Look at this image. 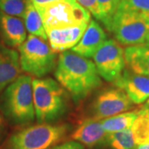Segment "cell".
Here are the masks:
<instances>
[{
	"mask_svg": "<svg viewBox=\"0 0 149 149\" xmlns=\"http://www.w3.org/2000/svg\"><path fill=\"white\" fill-rule=\"evenodd\" d=\"M55 77L74 102L84 100L102 84L95 63L69 51L60 55Z\"/></svg>",
	"mask_w": 149,
	"mask_h": 149,
	"instance_id": "cell-1",
	"label": "cell"
},
{
	"mask_svg": "<svg viewBox=\"0 0 149 149\" xmlns=\"http://www.w3.org/2000/svg\"><path fill=\"white\" fill-rule=\"evenodd\" d=\"M0 109L13 125H26L34 120L36 115L30 75H19L3 91L0 98Z\"/></svg>",
	"mask_w": 149,
	"mask_h": 149,
	"instance_id": "cell-2",
	"label": "cell"
},
{
	"mask_svg": "<svg viewBox=\"0 0 149 149\" xmlns=\"http://www.w3.org/2000/svg\"><path fill=\"white\" fill-rule=\"evenodd\" d=\"M35 115L39 123H51L67 110L66 92L51 78L32 79Z\"/></svg>",
	"mask_w": 149,
	"mask_h": 149,
	"instance_id": "cell-3",
	"label": "cell"
},
{
	"mask_svg": "<svg viewBox=\"0 0 149 149\" xmlns=\"http://www.w3.org/2000/svg\"><path fill=\"white\" fill-rule=\"evenodd\" d=\"M66 124L38 123L19 129L6 139L0 149H50L65 138Z\"/></svg>",
	"mask_w": 149,
	"mask_h": 149,
	"instance_id": "cell-4",
	"label": "cell"
},
{
	"mask_svg": "<svg viewBox=\"0 0 149 149\" xmlns=\"http://www.w3.org/2000/svg\"><path fill=\"white\" fill-rule=\"evenodd\" d=\"M18 50L21 69L27 74L42 77L56 67V52L44 39L30 34Z\"/></svg>",
	"mask_w": 149,
	"mask_h": 149,
	"instance_id": "cell-5",
	"label": "cell"
},
{
	"mask_svg": "<svg viewBox=\"0 0 149 149\" xmlns=\"http://www.w3.org/2000/svg\"><path fill=\"white\" fill-rule=\"evenodd\" d=\"M108 30L121 45L144 44L149 31V20L134 12L118 8Z\"/></svg>",
	"mask_w": 149,
	"mask_h": 149,
	"instance_id": "cell-6",
	"label": "cell"
},
{
	"mask_svg": "<svg viewBox=\"0 0 149 149\" xmlns=\"http://www.w3.org/2000/svg\"><path fill=\"white\" fill-rule=\"evenodd\" d=\"M45 31L77 26L91 21V13L77 2L62 1L37 8Z\"/></svg>",
	"mask_w": 149,
	"mask_h": 149,
	"instance_id": "cell-7",
	"label": "cell"
},
{
	"mask_svg": "<svg viewBox=\"0 0 149 149\" xmlns=\"http://www.w3.org/2000/svg\"><path fill=\"white\" fill-rule=\"evenodd\" d=\"M92 58L103 79L115 84L122 77L126 65L124 50L115 40H106Z\"/></svg>",
	"mask_w": 149,
	"mask_h": 149,
	"instance_id": "cell-8",
	"label": "cell"
},
{
	"mask_svg": "<svg viewBox=\"0 0 149 149\" xmlns=\"http://www.w3.org/2000/svg\"><path fill=\"white\" fill-rule=\"evenodd\" d=\"M133 103L120 88H110L97 96L92 105L93 118L101 120L128 111Z\"/></svg>",
	"mask_w": 149,
	"mask_h": 149,
	"instance_id": "cell-9",
	"label": "cell"
},
{
	"mask_svg": "<svg viewBox=\"0 0 149 149\" xmlns=\"http://www.w3.org/2000/svg\"><path fill=\"white\" fill-rule=\"evenodd\" d=\"M115 85L127 94L133 104H143L149 98V76L124 70Z\"/></svg>",
	"mask_w": 149,
	"mask_h": 149,
	"instance_id": "cell-10",
	"label": "cell"
},
{
	"mask_svg": "<svg viewBox=\"0 0 149 149\" xmlns=\"http://www.w3.org/2000/svg\"><path fill=\"white\" fill-rule=\"evenodd\" d=\"M88 23L46 31L50 46L55 52H65L79 42Z\"/></svg>",
	"mask_w": 149,
	"mask_h": 149,
	"instance_id": "cell-11",
	"label": "cell"
},
{
	"mask_svg": "<svg viewBox=\"0 0 149 149\" xmlns=\"http://www.w3.org/2000/svg\"><path fill=\"white\" fill-rule=\"evenodd\" d=\"M106 41V34L101 26L95 20H91L79 42L72 52L85 58H91Z\"/></svg>",
	"mask_w": 149,
	"mask_h": 149,
	"instance_id": "cell-12",
	"label": "cell"
},
{
	"mask_svg": "<svg viewBox=\"0 0 149 149\" xmlns=\"http://www.w3.org/2000/svg\"><path fill=\"white\" fill-rule=\"evenodd\" d=\"M0 35L7 47H19L27 39L24 22L20 17L8 15L0 11Z\"/></svg>",
	"mask_w": 149,
	"mask_h": 149,
	"instance_id": "cell-13",
	"label": "cell"
},
{
	"mask_svg": "<svg viewBox=\"0 0 149 149\" xmlns=\"http://www.w3.org/2000/svg\"><path fill=\"white\" fill-rule=\"evenodd\" d=\"M22 71L18 52L0 45V93L21 75Z\"/></svg>",
	"mask_w": 149,
	"mask_h": 149,
	"instance_id": "cell-14",
	"label": "cell"
},
{
	"mask_svg": "<svg viewBox=\"0 0 149 149\" xmlns=\"http://www.w3.org/2000/svg\"><path fill=\"white\" fill-rule=\"evenodd\" d=\"M107 134L100 120L91 118L81 123L71 134V139L89 148H93L105 143Z\"/></svg>",
	"mask_w": 149,
	"mask_h": 149,
	"instance_id": "cell-15",
	"label": "cell"
},
{
	"mask_svg": "<svg viewBox=\"0 0 149 149\" xmlns=\"http://www.w3.org/2000/svg\"><path fill=\"white\" fill-rule=\"evenodd\" d=\"M124 58L130 71L149 76V46H129L124 50Z\"/></svg>",
	"mask_w": 149,
	"mask_h": 149,
	"instance_id": "cell-16",
	"label": "cell"
},
{
	"mask_svg": "<svg viewBox=\"0 0 149 149\" xmlns=\"http://www.w3.org/2000/svg\"><path fill=\"white\" fill-rule=\"evenodd\" d=\"M23 18L26 30L31 35L40 37L44 40H47L42 17L31 0H26V8Z\"/></svg>",
	"mask_w": 149,
	"mask_h": 149,
	"instance_id": "cell-17",
	"label": "cell"
},
{
	"mask_svg": "<svg viewBox=\"0 0 149 149\" xmlns=\"http://www.w3.org/2000/svg\"><path fill=\"white\" fill-rule=\"evenodd\" d=\"M137 116L138 110L127 111L112 117L101 119L100 123L104 130L107 133H111L132 128Z\"/></svg>",
	"mask_w": 149,
	"mask_h": 149,
	"instance_id": "cell-18",
	"label": "cell"
},
{
	"mask_svg": "<svg viewBox=\"0 0 149 149\" xmlns=\"http://www.w3.org/2000/svg\"><path fill=\"white\" fill-rule=\"evenodd\" d=\"M131 129L137 145L149 142V109L143 106L138 110Z\"/></svg>",
	"mask_w": 149,
	"mask_h": 149,
	"instance_id": "cell-19",
	"label": "cell"
},
{
	"mask_svg": "<svg viewBox=\"0 0 149 149\" xmlns=\"http://www.w3.org/2000/svg\"><path fill=\"white\" fill-rule=\"evenodd\" d=\"M105 143L111 149H136L138 146L131 128L108 133Z\"/></svg>",
	"mask_w": 149,
	"mask_h": 149,
	"instance_id": "cell-20",
	"label": "cell"
},
{
	"mask_svg": "<svg viewBox=\"0 0 149 149\" xmlns=\"http://www.w3.org/2000/svg\"><path fill=\"white\" fill-rule=\"evenodd\" d=\"M26 0H0V11L8 15L23 18Z\"/></svg>",
	"mask_w": 149,
	"mask_h": 149,
	"instance_id": "cell-21",
	"label": "cell"
},
{
	"mask_svg": "<svg viewBox=\"0 0 149 149\" xmlns=\"http://www.w3.org/2000/svg\"><path fill=\"white\" fill-rule=\"evenodd\" d=\"M118 8L134 12L149 20V0H120Z\"/></svg>",
	"mask_w": 149,
	"mask_h": 149,
	"instance_id": "cell-22",
	"label": "cell"
},
{
	"mask_svg": "<svg viewBox=\"0 0 149 149\" xmlns=\"http://www.w3.org/2000/svg\"><path fill=\"white\" fill-rule=\"evenodd\" d=\"M97 2L101 14V22L108 29L120 0H97Z\"/></svg>",
	"mask_w": 149,
	"mask_h": 149,
	"instance_id": "cell-23",
	"label": "cell"
},
{
	"mask_svg": "<svg viewBox=\"0 0 149 149\" xmlns=\"http://www.w3.org/2000/svg\"><path fill=\"white\" fill-rule=\"evenodd\" d=\"M76 1L80 5L83 6L85 8L89 11L93 16L96 17V19L101 21V14L97 0H76Z\"/></svg>",
	"mask_w": 149,
	"mask_h": 149,
	"instance_id": "cell-24",
	"label": "cell"
},
{
	"mask_svg": "<svg viewBox=\"0 0 149 149\" xmlns=\"http://www.w3.org/2000/svg\"><path fill=\"white\" fill-rule=\"evenodd\" d=\"M50 149H85L84 145L77 141H68L59 145H55Z\"/></svg>",
	"mask_w": 149,
	"mask_h": 149,
	"instance_id": "cell-25",
	"label": "cell"
},
{
	"mask_svg": "<svg viewBox=\"0 0 149 149\" xmlns=\"http://www.w3.org/2000/svg\"><path fill=\"white\" fill-rule=\"evenodd\" d=\"M62 1L75 2L76 0H31V2L33 3V5L35 6L36 8H44V7L52 5V4L56 3H59V2H62Z\"/></svg>",
	"mask_w": 149,
	"mask_h": 149,
	"instance_id": "cell-26",
	"label": "cell"
},
{
	"mask_svg": "<svg viewBox=\"0 0 149 149\" xmlns=\"http://www.w3.org/2000/svg\"><path fill=\"white\" fill-rule=\"evenodd\" d=\"M4 123H3V118L2 117V115L0 114V139L3 135V133L4 132Z\"/></svg>",
	"mask_w": 149,
	"mask_h": 149,
	"instance_id": "cell-27",
	"label": "cell"
},
{
	"mask_svg": "<svg viewBox=\"0 0 149 149\" xmlns=\"http://www.w3.org/2000/svg\"><path fill=\"white\" fill-rule=\"evenodd\" d=\"M136 149H149V142L148 143H144L139 144L137 146Z\"/></svg>",
	"mask_w": 149,
	"mask_h": 149,
	"instance_id": "cell-28",
	"label": "cell"
},
{
	"mask_svg": "<svg viewBox=\"0 0 149 149\" xmlns=\"http://www.w3.org/2000/svg\"><path fill=\"white\" fill-rule=\"evenodd\" d=\"M145 44L149 46V31L148 32V35H147V37H146V42H145Z\"/></svg>",
	"mask_w": 149,
	"mask_h": 149,
	"instance_id": "cell-29",
	"label": "cell"
},
{
	"mask_svg": "<svg viewBox=\"0 0 149 149\" xmlns=\"http://www.w3.org/2000/svg\"><path fill=\"white\" fill-rule=\"evenodd\" d=\"M146 109H149V98L147 100V101H146V104L143 105Z\"/></svg>",
	"mask_w": 149,
	"mask_h": 149,
	"instance_id": "cell-30",
	"label": "cell"
}]
</instances>
